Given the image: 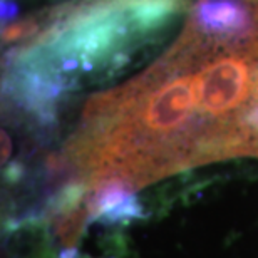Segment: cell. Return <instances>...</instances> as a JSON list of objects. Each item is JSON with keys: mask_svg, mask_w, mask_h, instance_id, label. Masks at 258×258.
I'll return each instance as SVG.
<instances>
[{"mask_svg": "<svg viewBox=\"0 0 258 258\" xmlns=\"http://www.w3.org/2000/svg\"><path fill=\"white\" fill-rule=\"evenodd\" d=\"M74 154L96 178L134 183L258 154V15L250 5L200 0L151 66L91 102Z\"/></svg>", "mask_w": 258, "mask_h": 258, "instance_id": "6da1fadb", "label": "cell"}]
</instances>
